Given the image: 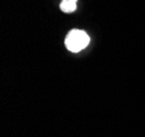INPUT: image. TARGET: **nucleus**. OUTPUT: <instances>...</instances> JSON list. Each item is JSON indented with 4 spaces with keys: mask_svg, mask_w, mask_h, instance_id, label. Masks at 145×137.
Listing matches in <instances>:
<instances>
[{
    "mask_svg": "<svg viewBox=\"0 0 145 137\" xmlns=\"http://www.w3.org/2000/svg\"><path fill=\"white\" fill-rule=\"evenodd\" d=\"M90 42V37L85 30H72L65 38V46L72 52H79L84 50Z\"/></svg>",
    "mask_w": 145,
    "mask_h": 137,
    "instance_id": "1",
    "label": "nucleus"
},
{
    "mask_svg": "<svg viewBox=\"0 0 145 137\" xmlns=\"http://www.w3.org/2000/svg\"><path fill=\"white\" fill-rule=\"evenodd\" d=\"M60 8L64 13H72L77 9V2L68 1V0H62V2L60 3Z\"/></svg>",
    "mask_w": 145,
    "mask_h": 137,
    "instance_id": "2",
    "label": "nucleus"
},
{
    "mask_svg": "<svg viewBox=\"0 0 145 137\" xmlns=\"http://www.w3.org/2000/svg\"><path fill=\"white\" fill-rule=\"evenodd\" d=\"M68 1H74V2H77V0H68Z\"/></svg>",
    "mask_w": 145,
    "mask_h": 137,
    "instance_id": "3",
    "label": "nucleus"
}]
</instances>
